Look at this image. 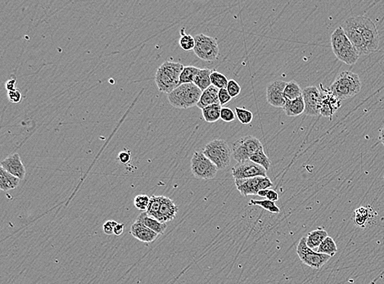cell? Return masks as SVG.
Masks as SVG:
<instances>
[{
  "label": "cell",
  "instance_id": "obj_40",
  "mask_svg": "<svg viewBox=\"0 0 384 284\" xmlns=\"http://www.w3.org/2000/svg\"><path fill=\"white\" fill-rule=\"evenodd\" d=\"M236 114L229 108H222L221 112V119L225 122H232L236 119Z\"/></svg>",
  "mask_w": 384,
  "mask_h": 284
},
{
  "label": "cell",
  "instance_id": "obj_7",
  "mask_svg": "<svg viewBox=\"0 0 384 284\" xmlns=\"http://www.w3.org/2000/svg\"><path fill=\"white\" fill-rule=\"evenodd\" d=\"M191 171L197 179L209 180L216 177L218 168L201 151H196L191 159Z\"/></svg>",
  "mask_w": 384,
  "mask_h": 284
},
{
  "label": "cell",
  "instance_id": "obj_28",
  "mask_svg": "<svg viewBox=\"0 0 384 284\" xmlns=\"http://www.w3.org/2000/svg\"><path fill=\"white\" fill-rule=\"evenodd\" d=\"M284 96L286 100H294L302 96V89L296 81H290L284 88Z\"/></svg>",
  "mask_w": 384,
  "mask_h": 284
},
{
  "label": "cell",
  "instance_id": "obj_16",
  "mask_svg": "<svg viewBox=\"0 0 384 284\" xmlns=\"http://www.w3.org/2000/svg\"><path fill=\"white\" fill-rule=\"evenodd\" d=\"M320 88L322 97L320 115L324 117L331 118L334 114L341 108V100L337 98L329 88H324L322 85H320Z\"/></svg>",
  "mask_w": 384,
  "mask_h": 284
},
{
  "label": "cell",
  "instance_id": "obj_33",
  "mask_svg": "<svg viewBox=\"0 0 384 284\" xmlns=\"http://www.w3.org/2000/svg\"><path fill=\"white\" fill-rule=\"evenodd\" d=\"M161 196H153L150 197V202L147 209V213L154 219H158L159 211L161 207Z\"/></svg>",
  "mask_w": 384,
  "mask_h": 284
},
{
  "label": "cell",
  "instance_id": "obj_37",
  "mask_svg": "<svg viewBox=\"0 0 384 284\" xmlns=\"http://www.w3.org/2000/svg\"><path fill=\"white\" fill-rule=\"evenodd\" d=\"M149 202H150V197L145 194L137 195L134 200V204L136 208L143 212L147 211Z\"/></svg>",
  "mask_w": 384,
  "mask_h": 284
},
{
  "label": "cell",
  "instance_id": "obj_35",
  "mask_svg": "<svg viewBox=\"0 0 384 284\" xmlns=\"http://www.w3.org/2000/svg\"><path fill=\"white\" fill-rule=\"evenodd\" d=\"M184 28H182L181 30V40H180V45L181 48L184 51L194 50L195 47V39L192 35L185 34Z\"/></svg>",
  "mask_w": 384,
  "mask_h": 284
},
{
  "label": "cell",
  "instance_id": "obj_22",
  "mask_svg": "<svg viewBox=\"0 0 384 284\" xmlns=\"http://www.w3.org/2000/svg\"><path fill=\"white\" fill-rule=\"evenodd\" d=\"M284 113L288 116L295 117L305 112V103L303 97L294 99V100H286L284 108Z\"/></svg>",
  "mask_w": 384,
  "mask_h": 284
},
{
  "label": "cell",
  "instance_id": "obj_11",
  "mask_svg": "<svg viewBox=\"0 0 384 284\" xmlns=\"http://www.w3.org/2000/svg\"><path fill=\"white\" fill-rule=\"evenodd\" d=\"M234 183L238 191L244 197L257 195L261 190L271 189L273 187V183L267 176H259L250 179H235Z\"/></svg>",
  "mask_w": 384,
  "mask_h": 284
},
{
  "label": "cell",
  "instance_id": "obj_44",
  "mask_svg": "<svg viewBox=\"0 0 384 284\" xmlns=\"http://www.w3.org/2000/svg\"><path fill=\"white\" fill-rule=\"evenodd\" d=\"M131 159V153L130 151H123L120 153L118 155V160L122 164H126L130 162Z\"/></svg>",
  "mask_w": 384,
  "mask_h": 284
},
{
  "label": "cell",
  "instance_id": "obj_30",
  "mask_svg": "<svg viewBox=\"0 0 384 284\" xmlns=\"http://www.w3.org/2000/svg\"><path fill=\"white\" fill-rule=\"evenodd\" d=\"M199 70L200 68L196 67L194 66H184L180 78V86L183 84H194V79L196 77L197 74L199 73Z\"/></svg>",
  "mask_w": 384,
  "mask_h": 284
},
{
  "label": "cell",
  "instance_id": "obj_19",
  "mask_svg": "<svg viewBox=\"0 0 384 284\" xmlns=\"http://www.w3.org/2000/svg\"><path fill=\"white\" fill-rule=\"evenodd\" d=\"M178 206H176L171 198L167 197L161 196V207L159 211L158 219L161 223L171 221L176 218L178 213Z\"/></svg>",
  "mask_w": 384,
  "mask_h": 284
},
{
  "label": "cell",
  "instance_id": "obj_17",
  "mask_svg": "<svg viewBox=\"0 0 384 284\" xmlns=\"http://www.w3.org/2000/svg\"><path fill=\"white\" fill-rule=\"evenodd\" d=\"M1 167L19 179H23L25 178V166L23 165L18 153L13 154L4 159L1 162Z\"/></svg>",
  "mask_w": 384,
  "mask_h": 284
},
{
  "label": "cell",
  "instance_id": "obj_20",
  "mask_svg": "<svg viewBox=\"0 0 384 284\" xmlns=\"http://www.w3.org/2000/svg\"><path fill=\"white\" fill-rule=\"evenodd\" d=\"M136 222L141 223L144 224L145 226L152 229L153 231L156 232L159 235L164 234L167 228L166 223H161L158 219H154L153 217H150L147 212H142L136 219Z\"/></svg>",
  "mask_w": 384,
  "mask_h": 284
},
{
  "label": "cell",
  "instance_id": "obj_26",
  "mask_svg": "<svg viewBox=\"0 0 384 284\" xmlns=\"http://www.w3.org/2000/svg\"><path fill=\"white\" fill-rule=\"evenodd\" d=\"M222 106L220 103L208 106L202 110V113L205 121L208 123H215L221 119Z\"/></svg>",
  "mask_w": 384,
  "mask_h": 284
},
{
  "label": "cell",
  "instance_id": "obj_39",
  "mask_svg": "<svg viewBox=\"0 0 384 284\" xmlns=\"http://www.w3.org/2000/svg\"><path fill=\"white\" fill-rule=\"evenodd\" d=\"M226 89L229 93V95L231 96L232 98H236L237 96H239L241 93V86H239V84L234 80L228 81Z\"/></svg>",
  "mask_w": 384,
  "mask_h": 284
},
{
  "label": "cell",
  "instance_id": "obj_36",
  "mask_svg": "<svg viewBox=\"0 0 384 284\" xmlns=\"http://www.w3.org/2000/svg\"><path fill=\"white\" fill-rule=\"evenodd\" d=\"M237 118L243 125H249L253 120V114L244 108H235Z\"/></svg>",
  "mask_w": 384,
  "mask_h": 284
},
{
  "label": "cell",
  "instance_id": "obj_24",
  "mask_svg": "<svg viewBox=\"0 0 384 284\" xmlns=\"http://www.w3.org/2000/svg\"><path fill=\"white\" fill-rule=\"evenodd\" d=\"M21 179L8 173L4 169L0 167V189L3 191L15 189L19 185Z\"/></svg>",
  "mask_w": 384,
  "mask_h": 284
},
{
  "label": "cell",
  "instance_id": "obj_23",
  "mask_svg": "<svg viewBox=\"0 0 384 284\" xmlns=\"http://www.w3.org/2000/svg\"><path fill=\"white\" fill-rule=\"evenodd\" d=\"M327 237H329V234L326 230L323 228H318L307 234L306 244L311 249H318V247Z\"/></svg>",
  "mask_w": 384,
  "mask_h": 284
},
{
  "label": "cell",
  "instance_id": "obj_46",
  "mask_svg": "<svg viewBox=\"0 0 384 284\" xmlns=\"http://www.w3.org/2000/svg\"><path fill=\"white\" fill-rule=\"evenodd\" d=\"M124 229H125V224L117 223L114 228V234L116 236H121V234H123Z\"/></svg>",
  "mask_w": 384,
  "mask_h": 284
},
{
  "label": "cell",
  "instance_id": "obj_10",
  "mask_svg": "<svg viewBox=\"0 0 384 284\" xmlns=\"http://www.w3.org/2000/svg\"><path fill=\"white\" fill-rule=\"evenodd\" d=\"M353 18L356 25L364 37L369 53L377 50L379 46V35L374 22L365 16H357Z\"/></svg>",
  "mask_w": 384,
  "mask_h": 284
},
{
  "label": "cell",
  "instance_id": "obj_29",
  "mask_svg": "<svg viewBox=\"0 0 384 284\" xmlns=\"http://www.w3.org/2000/svg\"><path fill=\"white\" fill-rule=\"evenodd\" d=\"M316 252L333 257L338 252V246H337L336 242L334 239H332L331 237H327L324 241L320 244V246L318 247Z\"/></svg>",
  "mask_w": 384,
  "mask_h": 284
},
{
  "label": "cell",
  "instance_id": "obj_38",
  "mask_svg": "<svg viewBox=\"0 0 384 284\" xmlns=\"http://www.w3.org/2000/svg\"><path fill=\"white\" fill-rule=\"evenodd\" d=\"M259 197H264V198L270 200V201H273V202H276L279 201V194L277 193L275 190L273 189H265V190H261L257 194Z\"/></svg>",
  "mask_w": 384,
  "mask_h": 284
},
{
  "label": "cell",
  "instance_id": "obj_47",
  "mask_svg": "<svg viewBox=\"0 0 384 284\" xmlns=\"http://www.w3.org/2000/svg\"><path fill=\"white\" fill-rule=\"evenodd\" d=\"M379 140L384 146V126L380 130L379 132Z\"/></svg>",
  "mask_w": 384,
  "mask_h": 284
},
{
  "label": "cell",
  "instance_id": "obj_15",
  "mask_svg": "<svg viewBox=\"0 0 384 284\" xmlns=\"http://www.w3.org/2000/svg\"><path fill=\"white\" fill-rule=\"evenodd\" d=\"M287 83L283 81H273L269 83L266 88V100L274 108H284L286 103L284 91Z\"/></svg>",
  "mask_w": 384,
  "mask_h": 284
},
{
  "label": "cell",
  "instance_id": "obj_9",
  "mask_svg": "<svg viewBox=\"0 0 384 284\" xmlns=\"http://www.w3.org/2000/svg\"><path fill=\"white\" fill-rule=\"evenodd\" d=\"M296 254L304 264L311 267L312 269H320L331 258V257L328 255L315 252L308 247L306 244V237H302L300 239L296 247Z\"/></svg>",
  "mask_w": 384,
  "mask_h": 284
},
{
  "label": "cell",
  "instance_id": "obj_4",
  "mask_svg": "<svg viewBox=\"0 0 384 284\" xmlns=\"http://www.w3.org/2000/svg\"><path fill=\"white\" fill-rule=\"evenodd\" d=\"M203 91L194 84H183L167 95L169 103L174 108L188 109L197 106Z\"/></svg>",
  "mask_w": 384,
  "mask_h": 284
},
{
  "label": "cell",
  "instance_id": "obj_6",
  "mask_svg": "<svg viewBox=\"0 0 384 284\" xmlns=\"http://www.w3.org/2000/svg\"><path fill=\"white\" fill-rule=\"evenodd\" d=\"M262 147L258 138L251 135L245 136L235 141L232 145V156L238 163H241L250 160V157Z\"/></svg>",
  "mask_w": 384,
  "mask_h": 284
},
{
  "label": "cell",
  "instance_id": "obj_12",
  "mask_svg": "<svg viewBox=\"0 0 384 284\" xmlns=\"http://www.w3.org/2000/svg\"><path fill=\"white\" fill-rule=\"evenodd\" d=\"M341 26L343 29L347 38L349 39L351 43L354 45L360 56L367 55L370 53L367 48L366 43L364 41L361 32L360 31L355 23L353 17L347 18V20L341 24Z\"/></svg>",
  "mask_w": 384,
  "mask_h": 284
},
{
  "label": "cell",
  "instance_id": "obj_25",
  "mask_svg": "<svg viewBox=\"0 0 384 284\" xmlns=\"http://www.w3.org/2000/svg\"><path fill=\"white\" fill-rule=\"evenodd\" d=\"M212 71L213 70L208 68L200 69L199 73L197 74L196 77L194 79V85L197 87H199L203 92L211 86V75Z\"/></svg>",
  "mask_w": 384,
  "mask_h": 284
},
{
  "label": "cell",
  "instance_id": "obj_42",
  "mask_svg": "<svg viewBox=\"0 0 384 284\" xmlns=\"http://www.w3.org/2000/svg\"><path fill=\"white\" fill-rule=\"evenodd\" d=\"M8 100L10 101L11 103H18L22 101L23 95H22L20 90H18V89L16 88L15 90L8 92Z\"/></svg>",
  "mask_w": 384,
  "mask_h": 284
},
{
  "label": "cell",
  "instance_id": "obj_8",
  "mask_svg": "<svg viewBox=\"0 0 384 284\" xmlns=\"http://www.w3.org/2000/svg\"><path fill=\"white\" fill-rule=\"evenodd\" d=\"M194 39V52L198 58L206 62L217 60L220 55V48L216 39L204 34L197 35Z\"/></svg>",
  "mask_w": 384,
  "mask_h": 284
},
{
  "label": "cell",
  "instance_id": "obj_21",
  "mask_svg": "<svg viewBox=\"0 0 384 284\" xmlns=\"http://www.w3.org/2000/svg\"><path fill=\"white\" fill-rule=\"evenodd\" d=\"M219 90H220L219 88H216L213 86H211L208 88H206V90L203 91L202 93L201 98L199 103L197 104V107L203 110L208 106L220 103Z\"/></svg>",
  "mask_w": 384,
  "mask_h": 284
},
{
  "label": "cell",
  "instance_id": "obj_2",
  "mask_svg": "<svg viewBox=\"0 0 384 284\" xmlns=\"http://www.w3.org/2000/svg\"><path fill=\"white\" fill-rule=\"evenodd\" d=\"M331 45L336 58L347 65H354L359 59V53L347 38L341 26L337 28L332 34Z\"/></svg>",
  "mask_w": 384,
  "mask_h": 284
},
{
  "label": "cell",
  "instance_id": "obj_18",
  "mask_svg": "<svg viewBox=\"0 0 384 284\" xmlns=\"http://www.w3.org/2000/svg\"><path fill=\"white\" fill-rule=\"evenodd\" d=\"M131 234L135 239H138V241L146 243H151L158 239L160 236L156 232L153 231L152 229L145 226L144 224L135 222L131 227Z\"/></svg>",
  "mask_w": 384,
  "mask_h": 284
},
{
  "label": "cell",
  "instance_id": "obj_14",
  "mask_svg": "<svg viewBox=\"0 0 384 284\" xmlns=\"http://www.w3.org/2000/svg\"><path fill=\"white\" fill-rule=\"evenodd\" d=\"M232 175L235 179H250L255 177H266V170L259 166L257 164L254 163L252 161H244L241 163L237 164L236 166L232 168Z\"/></svg>",
  "mask_w": 384,
  "mask_h": 284
},
{
  "label": "cell",
  "instance_id": "obj_32",
  "mask_svg": "<svg viewBox=\"0 0 384 284\" xmlns=\"http://www.w3.org/2000/svg\"><path fill=\"white\" fill-rule=\"evenodd\" d=\"M249 205H252V206H261V208L265 209L266 211H270L271 213H274V214H279L280 212V209L279 206H276L275 202L267 200V199H264V200H254L251 199Z\"/></svg>",
  "mask_w": 384,
  "mask_h": 284
},
{
  "label": "cell",
  "instance_id": "obj_5",
  "mask_svg": "<svg viewBox=\"0 0 384 284\" xmlns=\"http://www.w3.org/2000/svg\"><path fill=\"white\" fill-rule=\"evenodd\" d=\"M203 153L210 159L218 170H224L229 166L231 161L232 149L228 143L223 139H214L206 144Z\"/></svg>",
  "mask_w": 384,
  "mask_h": 284
},
{
  "label": "cell",
  "instance_id": "obj_34",
  "mask_svg": "<svg viewBox=\"0 0 384 284\" xmlns=\"http://www.w3.org/2000/svg\"><path fill=\"white\" fill-rule=\"evenodd\" d=\"M211 86H215L219 89L227 88L228 83V78L224 74L219 72L217 70L212 71L211 75Z\"/></svg>",
  "mask_w": 384,
  "mask_h": 284
},
{
  "label": "cell",
  "instance_id": "obj_27",
  "mask_svg": "<svg viewBox=\"0 0 384 284\" xmlns=\"http://www.w3.org/2000/svg\"><path fill=\"white\" fill-rule=\"evenodd\" d=\"M370 213L371 211L367 207L361 206L355 211L354 221L357 226L365 228L366 224L369 223L370 219Z\"/></svg>",
  "mask_w": 384,
  "mask_h": 284
},
{
  "label": "cell",
  "instance_id": "obj_41",
  "mask_svg": "<svg viewBox=\"0 0 384 284\" xmlns=\"http://www.w3.org/2000/svg\"><path fill=\"white\" fill-rule=\"evenodd\" d=\"M231 99V96L229 95L226 88H221L219 90V101L221 106L226 105Z\"/></svg>",
  "mask_w": 384,
  "mask_h": 284
},
{
  "label": "cell",
  "instance_id": "obj_1",
  "mask_svg": "<svg viewBox=\"0 0 384 284\" xmlns=\"http://www.w3.org/2000/svg\"><path fill=\"white\" fill-rule=\"evenodd\" d=\"M184 66L180 63L166 61L158 69L155 82L160 92L171 93L180 86V78Z\"/></svg>",
  "mask_w": 384,
  "mask_h": 284
},
{
  "label": "cell",
  "instance_id": "obj_13",
  "mask_svg": "<svg viewBox=\"0 0 384 284\" xmlns=\"http://www.w3.org/2000/svg\"><path fill=\"white\" fill-rule=\"evenodd\" d=\"M305 103V112L307 116H317L320 115L321 92L316 86H308L302 90Z\"/></svg>",
  "mask_w": 384,
  "mask_h": 284
},
{
  "label": "cell",
  "instance_id": "obj_43",
  "mask_svg": "<svg viewBox=\"0 0 384 284\" xmlns=\"http://www.w3.org/2000/svg\"><path fill=\"white\" fill-rule=\"evenodd\" d=\"M117 222L114 220H108L103 224V229L104 234L107 235H112L114 234V228L116 226Z\"/></svg>",
  "mask_w": 384,
  "mask_h": 284
},
{
  "label": "cell",
  "instance_id": "obj_31",
  "mask_svg": "<svg viewBox=\"0 0 384 284\" xmlns=\"http://www.w3.org/2000/svg\"><path fill=\"white\" fill-rule=\"evenodd\" d=\"M250 161H252L254 163L257 164L259 166H262V167L266 169V171H268L270 167H271V161L270 158L264 152L263 147L259 149L256 153L253 154L250 157Z\"/></svg>",
  "mask_w": 384,
  "mask_h": 284
},
{
  "label": "cell",
  "instance_id": "obj_45",
  "mask_svg": "<svg viewBox=\"0 0 384 284\" xmlns=\"http://www.w3.org/2000/svg\"><path fill=\"white\" fill-rule=\"evenodd\" d=\"M16 82H17V80L15 78L10 79L9 81L6 82L5 88L8 90V92L15 90Z\"/></svg>",
  "mask_w": 384,
  "mask_h": 284
},
{
  "label": "cell",
  "instance_id": "obj_3",
  "mask_svg": "<svg viewBox=\"0 0 384 284\" xmlns=\"http://www.w3.org/2000/svg\"><path fill=\"white\" fill-rule=\"evenodd\" d=\"M329 89L340 100H345L361 92V81L357 74L347 70L339 74Z\"/></svg>",
  "mask_w": 384,
  "mask_h": 284
}]
</instances>
